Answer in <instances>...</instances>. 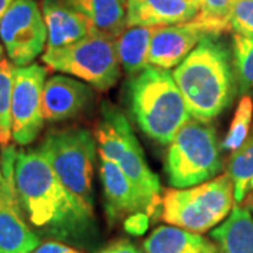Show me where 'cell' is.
I'll use <instances>...</instances> for the list:
<instances>
[{"mask_svg": "<svg viewBox=\"0 0 253 253\" xmlns=\"http://www.w3.org/2000/svg\"><path fill=\"white\" fill-rule=\"evenodd\" d=\"M14 181L28 222L54 241L82 244L94 231V212L65 189L40 149L17 152Z\"/></svg>", "mask_w": 253, "mask_h": 253, "instance_id": "1", "label": "cell"}, {"mask_svg": "<svg viewBox=\"0 0 253 253\" xmlns=\"http://www.w3.org/2000/svg\"><path fill=\"white\" fill-rule=\"evenodd\" d=\"M172 73L191 118L210 123L235 96L231 51L217 34L204 37Z\"/></svg>", "mask_w": 253, "mask_h": 253, "instance_id": "2", "label": "cell"}, {"mask_svg": "<svg viewBox=\"0 0 253 253\" xmlns=\"http://www.w3.org/2000/svg\"><path fill=\"white\" fill-rule=\"evenodd\" d=\"M126 99L136 126L161 145L170 144L191 117L169 69L149 65L131 76Z\"/></svg>", "mask_w": 253, "mask_h": 253, "instance_id": "3", "label": "cell"}, {"mask_svg": "<svg viewBox=\"0 0 253 253\" xmlns=\"http://www.w3.org/2000/svg\"><path fill=\"white\" fill-rule=\"evenodd\" d=\"M165 170L173 189H189L214 179L222 170L214 126L190 118L169 144Z\"/></svg>", "mask_w": 253, "mask_h": 253, "instance_id": "4", "label": "cell"}, {"mask_svg": "<svg viewBox=\"0 0 253 253\" xmlns=\"http://www.w3.org/2000/svg\"><path fill=\"white\" fill-rule=\"evenodd\" d=\"M38 149L73 199L94 212L96 138L90 131L82 126L54 131L45 136Z\"/></svg>", "mask_w": 253, "mask_h": 253, "instance_id": "5", "label": "cell"}, {"mask_svg": "<svg viewBox=\"0 0 253 253\" xmlns=\"http://www.w3.org/2000/svg\"><path fill=\"white\" fill-rule=\"evenodd\" d=\"M234 201V184L226 173L194 187L168 190L162 199V219L203 234L229 215Z\"/></svg>", "mask_w": 253, "mask_h": 253, "instance_id": "6", "label": "cell"}, {"mask_svg": "<svg viewBox=\"0 0 253 253\" xmlns=\"http://www.w3.org/2000/svg\"><path fill=\"white\" fill-rule=\"evenodd\" d=\"M94 135L100 158L116 163L149 199L158 203L161 194L159 179L146 162L128 118L117 106L109 101L101 104Z\"/></svg>", "mask_w": 253, "mask_h": 253, "instance_id": "7", "label": "cell"}, {"mask_svg": "<svg viewBox=\"0 0 253 253\" xmlns=\"http://www.w3.org/2000/svg\"><path fill=\"white\" fill-rule=\"evenodd\" d=\"M42 62L52 71L79 78L100 91L111 89L121 76L116 38L100 33L58 51H46Z\"/></svg>", "mask_w": 253, "mask_h": 253, "instance_id": "8", "label": "cell"}, {"mask_svg": "<svg viewBox=\"0 0 253 253\" xmlns=\"http://www.w3.org/2000/svg\"><path fill=\"white\" fill-rule=\"evenodd\" d=\"M0 38L14 66H27L44 51L45 20L34 0H14L0 20Z\"/></svg>", "mask_w": 253, "mask_h": 253, "instance_id": "9", "label": "cell"}, {"mask_svg": "<svg viewBox=\"0 0 253 253\" xmlns=\"http://www.w3.org/2000/svg\"><path fill=\"white\" fill-rule=\"evenodd\" d=\"M16 149L3 146L0 156V253H33L41 238L26 221L14 181Z\"/></svg>", "mask_w": 253, "mask_h": 253, "instance_id": "10", "label": "cell"}, {"mask_svg": "<svg viewBox=\"0 0 253 253\" xmlns=\"http://www.w3.org/2000/svg\"><path fill=\"white\" fill-rule=\"evenodd\" d=\"M46 69L38 63L14 66L11 91V138L18 145L36 141L44 126L42 90Z\"/></svg>", "mask_w": 253, "mask_h": 253, "instance_id": "11", "label": "cell"}, {"mask_svg": "<svg viewBox=\"0 0 253 253\" xmlns=\"http://www.w3.org/2000/svg\"><path fill=\"white\" fill-rule=\"evenodd\" d=\"M100 180L106 200V212L110 221L136 212L152 214L154 203L142 190L123 172L117 165L109 159L100 158Z\"/></svg>", "mask_w": 253, "mask_h": 253, "instance_id": "12", "label": "cell"}, {"mask_svg": "<svg viewBox=\"0 0 253 253\" xmlns=\"http://www.w3.org/2000/svg\"><path fill=\"white\" fill-rule=\"evenodd\" d=\"M208 34L207 30L196 20L173 26L155 27L148 62L163 69L174 68Z\"/></svg>", "mask_w": 253, "mask_h": 253, "instance_id": "13", "label": "cell"}, {"mask_svg": "<svg viewBox=\"0 0 253 253\" xmlns=\"http://www.w3.org/2000/svg\"><path fill=\"white\" fill-rule=\"evenodd\" d=\"M93 99L91 86L69 76L55 75L42 90V117L46 123H62L78 117Z\"/></svg>", "mask_w": 253, "mask_h": 253, "instance_id": "14", "label": "cell"}, {"mask_svg": "<svg viewBox=\"0 0 253 253\" xmlns=\"http://www.w3.org/2000/svg\"><path fill=\"white\" fill-rule=\"evenodd\" d=\"M201 0H126V27H165L197 17Z\"/></svg>", "mask_w": 253, "mask_h": 253, "instance_id": "15", "label": "cell"}, {"mask_svg": "<svg viewBox=\"0 0 253 253\" xmlns=\"http://www.w3.org/2000/svg\"><path fill=\"white\" fill-rule=\"evenodd\" d=\"M48 40L46 51H58L97 33L91 24L63 0H42Z\"/></svg>", "mask_w": 253, "mask_h": 253, "instance_id": "16", "label": "cell"}, {"mask_svg": "<svg viewBox=\"0 0 253 253\" xmlns=\"http://www.w3.org/2000/svg\"><path fill=\"white\" fill-rule=\"evenodd\" d=\"M146 253H221L217 245L179 226H158L145 239Z\"/></svg>", "mask_w": 253, "mask_h": 253, "instance_id": "17", "label": "cell"}, {"mask_svg": "<svg viewBox=\"0 0 253 253\" xmlns=\"http://www.w3.org/2000/svg\"><path fill=\"white\" fill-rule=\"evenodd\" d=\"M81 13L100 34L118 38L126 28V4L121 0H63Z\"/></svg>", "mask_w": 253, "mask_h": 253, "instance_id": "18", "label": "cell"}, {"mask_svg": "<svg viewBox=\"0 0 253 253\" xmlns=\"http://www.w3.org/2000/svg\"><path fill=\"white\" fill-rule=\"evenodd\" d=\"M211 238L221 253H253V215L248 207L235 206L221 225L212 228Z\"/></svg>", "mask_w": 253, "mask_h": 253, "instance_id": "19", "label": "cell"}, {"mask_svg": "<svg viewBox=\"0 0 253 253\" xmlns=\"http://www.w3.org/2000/svg\"><path fill=\"white\" fill-rule=\"evenodd\" d=\"M155 27H126L116 38L117 54L121 68L128 76H134L149 66V46Z\"/></svg>", "mask_w": 253, "mask_h": 253, "instance_id": "20", "label": "cell"}, {"mask_svg": "<svg viewBox=\"0 0 253 253\" xmlns=\"http://www.w3.org/2000/svg\"><path fill=\"white\" fill-rule=\"evenodd\" d=\"M228 174L234 184V199L239 204L253 190V135L234 152Z\"/></svg>", "mask_w": 253, "mask_h": 253, "instance_id": "21", "label": "cell"}, {"mask_svg": "<svg viewBox=\"0 0 253 253\" xmlns=\"http://www.w3.org/2000/svg\"><path fill=\"white\" fill-rule=\"evenodd\" d=\"M232 55L236 90L246 96L253 91V38L234 34Z\"/></svg>", "mask_w": 253, "mask_h": 253, "instance_id": "22", "label": "cell"}, {"mask_svg": "<svg viewBox=\"0 0 253 253\" xmlns=\"http://www.w3.org/2000/svg\"><path fill=\"white\" fill-rule=\"evenodd\" d=\"M238 1L239 0H201L199 14L194 20L210 34L221 36L229 28V20Z\"/></svg>", "mask_w": 253, "mask_h": 253, "instance_id": "23", "label": "cell"}, {"mask_svg": "<svg viewBox=\"0 0 253 253\" xmlns=\"http://www.w3.org/2000/svg\"><path fill=\"white\" fill-rule=\"evenodd\" d=\"M253 120V100L249 96H244L238 103L232 123L229 126L228 134L224 138L221 149L226 152H235L238 148L246 141Z\"/></svg>", "mask_w": 253, "mask_h": 253, "instance_id": "24", "label": "cell"}, {"mask_svg": "<svg viewBox=\"0 0 253 253\" xmlns=\"http://www.w3.org/2000/svg\"><path fill=\"white\" fill-rule=\"evenodd\" d=\"M14 66L0 56V145L7 146L11 139V91Z\"/></svg>", "mask_w": 253, "mask_h": 253, "instance_id": "25", "label": "cell"}, {"mask_svg": "<svg viewBox=\"0 0 253 253\" xmlns=\"http://www.w3.org/2000/svg\"><path fill=\"white\" fill-rule=\"evenodd\" d=\"M229 28L238 36L253 38V0H239L229 20Z\"/></svg>", "mask_w": 253, "mask_h": 253, "instance_id": "26", "label": "cell"}, {"mask_svg": "<svg viewBox=\"0 0 253 253\" xmlns=\"http://www.w3.org/2000/svg\"><path fill=\"white\" fill-rule=\"evenodd\" d=\"M149 225V215L146 212H136L126 218L124 228L131 235H142Z\"/></svg>", "mask_w": 253, "mask_h": 253, "instance_id": "27", "label": "cell"}, {"mask_svg": "<svg viewBox=\"0 0 253 253\" xmlns=\"http://www.w3.org/2000/svg\"><path fill=\"white\" fill-rule=\"evenodd\" d=\"M97 253H142V251L128 239H118L106 248L100 249Z\"/></svg>", "mask_w": 253, "mask_h": 253, "instance_id": "28", "label": "cell"}, {"mask_svg": "<svg viewBox=\"0 0 253 253\" xmlns=\"http://www.w3.org/2000/svg\"><path fill=\"white\" fill-rule=\"evenodd\" d=\"M33 253H83L72 246L61 244L59 241H48L41 244Z\"/></svg>", "mask_w": 253, "mask_h": 253, "instance_id": "29", "label": "cell"}, {"mask_svg": "<svg viewBox=\"0 0 253 253\" xmlns=\"http://www.w3.org/2000/svg\"><path fill=\"white\" fill-rule=\"evenodd\" d=\"M14 0H0V20L3 17V14L6 13V10L9 9V6Z\"/></svg>", "mask_w": 253, "mask_h": 253, "instance_id": "30", "label": "cell"}, {"mask_svg": "<svg viewBox=\"0 0 253 253\" xmlns=\"http://www.w3.org/2000/svg\"><path fill=\"white\" fill-rule=\"evenodd\" d=\"M3 55V48H1V45H0V56Z\"/></svg>", "mask_w": 253, "mask_h": 253, "instance_id": "31", "label": "cell"}, {"mask_svg": "<svg viewBox=\"0 0 253 253\" xmlns=\"http://www.w3.org/2000/svg\"><path fill=\"white\" fill-rule=\"evenodd\" d=\"M0 180H1V169H0Z\"/></svg>", "mask_w": 253, "mask_h": 253, "instance_id": "32", "label": "cell"}, {"mask_svg": "<svg viewBox=\"0 0 253 253\" xmlns=\"http://www.w3.org/2000/svg\"><path fill=\"white\" fill-rule=\"evenodd\" d=\"M121 1H123V3H124V4H126V0H121Z\"/></svg>", "mask_w": 253, "mask_h": 253, "instance_id": "33", "label": "cell"}]
</instances>
